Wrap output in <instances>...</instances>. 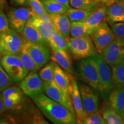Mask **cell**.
<instances>
[{
	"label": "cell",
	"mask_w": 124,
	"mask_h": 124,
	"mask_svg": "<svg viewBox=\"0 0 124 124\" xmlns=\"http://www.w3.org/2000/svg\"><path fill=\"white\" fill-rule=\"evenodd\" d=\"M47 119L55 124H77L75 116L64 106L48 97L44 93L31 98Z\"/></svg>",
	"instance_id": "obj_1"
},
{
	"label": "cell",
	"mask_w": 124,
	"mask_h": 124,
	"mask_svg": "<svg viewBox=\"0 0 124 124\" xmlns=\"http://www.w3.org/2000/svg\"><path fill=\"white\" fill-rule=\"evenodd\" d=\"M68 51L75 60H81L98 53L90 36L70 37L67 40Z\"/></svg>",
	"instance_id": "obj_2"
},
{
	"label": "cell",
	"mask_w": 124,
	"mask_h": 124,
	"mask_svg": "<svg viewBox=\"0 0 124 124\" xmlns=\"http://www.w3.org/2000/svg\"><path fill=\"white\" fill-rule=\"evenodd\" d=\"M23 42L20 33L9 28L0 33V52L2 56L18 55L22 48Z\"/></svg>",
	"instance_id": "obj_3"
},
{
	"label": "cell",
	"mask_w": 124,
	"mask_h": 124,
	"mask_svg": "<svg viewBox=\"0 0 124 124\" xmlns=\"http://www.w3.org/2000/svg\"><path fill=\"white\" fill-rule=\"evenodd\" d=\"M1 64L15 83H19L29 72L21 63L17 55H3Z\"/></svg>",
	"instance_id": "obj_4"
},
{
	"label": "cell",
	"mask_w": 124,
	"mask_h": 124,
	"mask_svg": "<svg viewBox=\"0 0 124 124\" xmlns=\"http://www.w3.org/2000/svg\"><path fill=\"white\" fill-rule=\"evenodd\" d=\"M43 90L48 97L63 105L75 116L69 90L62 89L52 81L49 83H43Z\"/></svg>",
	"instance_id": "obj_5"
},
{
	"label": "cell",
	"mask_w": 124,
	"mask_h": 124,
	"mask_svg": "<svg viewBox=\"0 0 124 124\" xmlns=\"http://www.w3.org/2000/svg\"><path fill=\"white\" fill-rule=\"evenodd\" d=\"M80 77L93 89L100 90L98 73L96 63L92 56L81 59L79 64Z\"/></svg>",
	"instance_id": "obj_6"
},
{
	"label": "cell",
	"mask_w": 124,
	"mask_h": 124,
	"mask_svg": "<svg viewBox=\"0 0 124 124\" xmlns=\"http://www.w3.org/2000/svg\"><path fill=\"white\" fill-rule=\"evenodd\" d=\"M33 13L29 7L10 8L8 9L7 15L9 28L20 33Z\"/></svg>",
	"instance_id": "obj_7"
},
{
	"label": "cell",
	"mask_w": 124,
	"mask_h": 124,
	"mask_svg": "<svg viewBox=\"0 0 124 124\" xmlns=\"http://www.w3.org/2000/svg\"><path fill=\"white\" fill-rule=\"evenodd\" d=\"M97 64L98 73L100 90L102 93H108L114 89L111 67L102 58L100 54L93 56Z\"/></svg>",
	"instance_id": "obj_8"
},
{
	"label": "cell",
	"mask_w": 124,
	"mask_h": 124,
	"mask_svg": "<svg viewBox=\"0 0 124 124\" xmlns=\"http://www.w3.org/2000/svg\"><path fill=\"white\" fill-rule=\"evenodd\" d=\"M111 67L124 60V39L116 37L100 54Z\"/></svg>",
	"instance_id": "obj_9"
},
{
	"label": "cell",
	"mask_w": 124,
	"mask_h": 124,
	"mask_svg": "<svg viewBox=\"0 0 124 124\" xmlns=\"http://www.w3.org/2000/svg\"><path fill=\"white\" fill-rule=\"evenodd\" d=\"M24 46L39 69L48 62L51 58V51L47 43H32L23 39Z\"/></svg>",
	"instance_id": "obj_10"
},
{
	"label": "cell",
	"mask_w": 124,
	"mask_h": 124,
	"mask_svg": "<svg viewBox=\"0 0 124 124\" xmlns=\"http://www.w3.org/2000/svg\"><path fill=\"white\" fill-rule=\"evenodd\" d=\"M91 37L96 50L98 53L100 54L117 36L113 32L107 21L104 20L95 29Z\"/></svg>",
	"instance_id": "obj_11"
},
{
	"label": "cell",
	"mask_w": 124,
	"mask_h": 124,
	"mask_svg": "<svg viewBox=\"0 0 124 124\" xmlns=\"http://www.w3.org/2000/svg\"><path fill=\"white\" fill-rule=\"evenodd\" d=\"M1 93L5 110L18 108L23 103L24 93L19 87L12 85L3 90Z\"/></svg>",
	"instance_id": "obj_12"
},
{
	"label": "cell",
	"mask_w": 124,
	"mask_h": 124,
	"mask_svg": "<svg viewBox=\"0 0 124 124\" xmlns=\"http://www.w3.org/2000/svg\"><path fill=\"white\" fill-rule=\"evenodd\" d=\"M19 87L24 94L32 98L43 93V82L36 72H30L19 82Z\"/></svg>",
	"instance_id": "obj_13"
},
{
	"label": "cell",
	"mask_w": 124,
	"mask_h": 124,
	"mask_svg": "<svg viewBox=\"0 0 124 124\" xmlns=\"http://www.w3.org/2000/svg\"><path fill=\"white\" fill-rule=\"evenodd\" d=\"M83 108L87 114L97 112L99 110V98L90 86L80 85L79 87Z\"/></svg>",
	"instance_id": "obj_14"
},
{
	"label": "cell",
	"mask_w": 124,
	"mask_h": 124,
	"mask_svg": "<svg viewBox=\"0 0 124 124\" xmlns=\"http://www.w3.org/2000/svg\"><path fill=\"white\" fill-rule=\"evenodd\" d=\"M69 91L72 106L75 111L77 122V124H82L85 118L87 116V114L83 108L79 86L77 81L73 78H71Z\"/></svg>",
	"instance_id": "obj_15"
},
{
	"label": "cell",
	"mask_w": 124,
	"mask_h": 124,
	"mask_svg": "<svg viewBox=\"0 0 124 124\" xmlns=\"http://www.w3.org/2000/svg\"><path fill=\"white\" fill-rule=\"evenodd\" d=\"M106 21L110 25L124 22V2L111 0L106 4Z\"/></svg>",
	"instance_id": "obj_16"
},
{
	"label": "cell",
	"mask_w": 124,
	"mask_h": 124,
	"mask_svg": "<svg viewBox=\"0 0 124 124\" xmlns=\"http://www.w3.org/2000/svg\"><path fill=\"white\" fill-rule=\"evenodd\" d=\"M51 21L54 29L67 40L70 36L71 21L65 13H57L49 15Z\"/></svg>",
	"instance_id": "obj_17"
},
{
	"label": "cell",
	"mask_w": 124,
	"mask_h": 124,
	"mask_svg": "<svg viewBox=\"0 0 124 124\" xmlns=\"http://www.w3.org/2000/svg\"><path fill=\"white\" fill-rule=\"evenodd\" d=\"M51 59L69 74H73V67L69 52L54 48H51Z\"/></svg>",
	"instance_id": "obj_18"
},
{
	"label": "cell",
	"mask_w": 124,
	"mask_h": 124,
	"mask_svg": "<svg viewBox=\"0 0 124 124\" xmlns=\"http://www.w3.org/2000/svg\"><path fill=\"white\" fill-rule=\"evenodd\" d=\"M109 105L122 118H124V87L115 88L108 97Z\"/></svg>",
	"instance_id": "obj_19"
},
{
	"label": "cell",
	"mask_w": 124,
	"mask_h": 124,
	"mask_svg": "<svg viewBox=\"0 0 124 124\" xmlns=\"http://www.w3.org/2000/svg\"><path fill=\"white\" fill-rule=\"evenodd\" d=\"M28 22L36 28L43 38L48 43V40L50 36L51 32L54 30L52 22L44 21L39 17L35 15V13H33V15L31 17Z\"/></svg>",
	"instance_id": "obj_20"
},
{
	"label": "cell",
	"mask_w": 124,
	"mask_h": 124,
	"mask_svg": "<svg viewBox=\"0 0 124 124\" xmlns=\"http://www.w3.org/2000/svg\"><path fill=\"white\" fill-rule=\"evenodd\" d=\"M95 28L90 27L84 21L71 22L70 36L73 38L82 36H91L95 30Z\"/></svg>",
	"instance_id": "obj_21"
},
{
	"label": "cell",
	"mask_w": 124,
	"mask_h": 124,
	"mask_svg": "<svg viewBox=\"0 0 124 124\" xmlns=\"http://www.w3.org/2000/svg\"><path fill=\"white\" fill-rule=\"evenodd\" d=\"M23 39L26 41L32 43H47L46 40L32 24L28 21L23 31L20 33Z\"/></svg>",
	"instance_id": "obj_22"
},
{
	"label": "cell",
	"mask_w": 124,
	"mask_h": 124,
	"mask_svg": "<svg viewBox=\"0 0 124 124\" xmlns=\"http://www.w3.org/2000/svg\"><path fill=\"white\" fill-rule=\"evenodd\" d=\"M106 5L101 4L98 8L91 12L84 22L93 28H97L104 20H106Z\"/></svg>",
	"instance_id": "obj_23"
},
{
	"label": "cell",
	"mask_w": 124,
	"mask_h": 124,
	"mask_svg": "<svg viewBox=\"0 0 124 124\" xmlns=\"http://www.w3.org/2000/svg\"><path fill=\"white\" fill-rule=\"evenodd\" d=\"M71 79V78L69 77V74L59 65L56 64L54 71V82L55 84L62 89L69 90Z\"/></svg>",
	"instance_id": "obj_24"
},
{
	"label": "cell",
	"mask_w": 124,
	"mask_h": 124,
	"mask_svg": "<svg viewBox=\"0 0 124 124\" xmlns=\"http://www.w3.org/2000/svg\"><path fill=\"white\" fill-rule=\"evenodd\" d=\"M17 55L23 66L29 72H36L40 69L32 59L24 43L22 48Z\"/></svg>",
	"instance_id": "obj_25"
},
{
	"label": "cell",
	"mask_w": 124,
	"mask_h": 124,
	"mask_svg": "<svg viewBox=\"0 0 124 124\" xmlns=\"http://www.w3.org/2000/svg\"><path fill=\"white\" fill-rule=\"evenodd\" d=\"M48 44L50 48L62 49L69 52L67 46V40L55 29L51 32L48 40Z\"/></svg>",
	"instance_id": "obj_26"
},
{
	"label": "cell",
	"mask_w": 124,
	"mask_h": 124,
	"mask_svg": "<svg viewBox=\"0 0 124 124\" xmlns=\"http://www.w3.org/2000/svg\"><path fill=\"white\" fill-rule=\"evenodd\" d=\"M111 68L114 89L124 87V60Z\"/></svg>",
	"instance_id": "obj_27"
},
{
	"label": "cell",
	"mask_w": 124,
	"mask_h": 124,
	"mask_svg": "<svg viewBox=\"0 0 124 124\" xmlns=\"http://www.w3.org/2000/svg\"><path fill=\"white\" fill-rule=\"evenodd\" d=\"M45 11L49 15L57 13H64L67 8L57 2L55 0H41Z\"/></svg>",
	"instance_id": "obj_28"
},
{
	"label": "cell",
	"mask_w": 124,
	"mask_h": 124,
	"mask_svg": "<svg viewBox=\"0 0 124 124\" xmlns=\"http://www.w3.org/2000/svg\"><path fill=\"white\" fill-rule=\"evenodd\" d=\"M102 117L108 124H123V118L114 109L109 106L106 107L102 111Z\"/></svg>",
	"instance_id": "obj_29"
},
{
	"label": "cell",
	"mask_w": 124,
	"mask_h": 124,
	"mask_svg": "<svg viewBox=\"0 0 124 124\" xmlns=\"http://www.w3.org/2000/svg\"><path fill=\"white\" fill-rule=\"evenodd\" d=\"M70 7L82 9L91 12H94L100 5L97 4L93 0H70Z\"/></svg>",
	"instance_id": "obj_30"
},
{
	"label": "cell",
	"mask_w": 124,
	"mask_h": 124,
	"mask_svg": "<svg viewBox=\"0 0 124 124\" xmlns=\"http://www.w3.org/2000/svg\"><path fill=\"white\" fill-rule=\"evenodd\" d=\"M71 22L85 21L87 17L91 13V12L82 9L69 8L64 13Z\"/></svg>",
	"instance_id": "obj_31"
},
{
	"label": "cell",
	"mask_w": 124,
	"mask_h": 124,
	"mask_svg": "<svg viewBox=\"0 0 124 124\" xmlns=\"http://www.w3.org/2000/svg\"><path fill=\"white\" fill-rule=\"evenodd\" d=\"M56 63L53 61L46 63L39 72V75L43 83L54 81V71Z\"/></svg>",
	"instance_id": "obj_32"
},
{
	"label": "cell",
	"mask_w": 124,
	"mask_h": 124,
	"mask_svg": "<svg viewBox=\"0 0 124 124\" xmlns=\"http://www.w3.org/2000/svg\"><path fill=\"white\" fill-rule=\"evenodd\" d=\"M82 124H106L102 114L99 111L87 114L82 122Z\"/></svg>",
	"instance_id": "obj_33"
},
{
	"label": "cell",
	"mask_w": 124,
	"mask_h": 124,
	"mask_svg": "<svg viewBox=\"0 0 124 124\" xmlns=\"http://www.w3.org/2000/svg\"><path fill=\"white\" fill-rule=\"evenodd\" d=\"M15 82L8 75L6 71L0 64V93L8 87L13 85Z\"/></svg>",
	"instance_id": "obj_34"
},
{
	"label": "cell",
	"mask_w": 124,
	"mask_h": 124,
	"mask_svg": "<svg viewBox=\"0 0 124 124\" xmlns=\"http://www.w3.org/2000/svg\"><path fill=\"white\" fill-rule=\"evenodd\" d=\"M28 1L29 7L37 16L40 17L46 12L41 0H28Z\"/></svg>",
	"instance_id": "obj_35"
},
{
	"label": "cell",
	"mask_w": 124,
	"mask_h": 124,
	"mask_svg": "<svg viewBox=\"0 0 124 124\" xmlns=\"http://www.w3.org/2000/svg\"><path fill=\"white\" fill-rule=\"evenodd\" d=\"M110 28L116 36L124 39V22L113 23L110 25Z\"/></svg>",
	"instance_id": "obj_36"
},
{
	"label": "cell",
	"mask_w": 124,
	"mask_h": 124,
	"mask_svg": "<svg viewBox=\"0 0 124 124\" xmlns=\"http://www.w3.org/2000/svg\"><path fill=\"white\" fill-rule=\"evenodd\" d=\"M9 28L7 16L5 13L4 10L0 9V33H2Z\"/></svg>",
	"instance_id": "obj_37"
},
{
	"label": "cell",
	"mask_w": 124,
	"mask_h": 124,
	"mask_svg": "<svg viewBox=\"0 0 124 124\" xmlns=\"http://www.w3.org/2000/svg\"><path fill=\"white\" fill-rule=\"evenodd\" d=\"M10 2L12 5L15 6L29 7L28 0H10Z\"/></svg>",
	"instance_id": "obj_38"
},
{
	"label": "cell",
	"mask_w": 124,
	"mask_h": 124,
	"mask_svg": "<svg viewBox=\"0 0 124 124\" xmlns=\"http://www.w3.org/2000/svg\"><path fill=\"white\" fill-rule=\"evenodd\" d=\"M5 110L4 101H3V98L2 95V93H0V115L4 112Z\"/></svg>",
	"instance_id": "obj_39"
},
{
	"label": "cell",
	"mask_w": 124,
	"mask_h": 124,
	"mask_svg": "<svg viewBox=\"0 0 124 124\" xmlns=\"http://www.w3.org/2000/svg\"><path fill=\"white\" fill-rule=\"evenodd\" d=\"M40 18H41L43 20H44V21H46V22H50L51 21V18L50 16H49V15L48 13H46V12L40 16Z\"/></svg>",
	"instance_id": "obj_40"
},
{
	"label": "cell",
	"mask_w": 124,
	"mask_h": 124,
	"mask_svg": "<svg viewBox=\"0 0 124 124\" xmlns=\"http://www.w3.org/2000/svg\"><path fill=\"white\" fill-rule=\"evenodd\" d=\"M57 2H59L60 4H61L64 5V7L69 8H70V0H55Z\"/></svg>",
	"instance_id": "obj_41"
},
{
	"label": "cell",
	"mask_w": 124,
	"mask_h": 124,
	"mask_svg": "<svg viewBox=\"0 0 124 124\" xmlns=\"http://www.w3.org/2000/svg\"><path fill=\"white\" fill-rule=\"evenodd\" d=\"M8 8L7 0H0V9L5 10Z\"/></svg>",
	"instance_id": "obj_42"
},
{
	"label": "cell",
	"mask_w": 124,
	"mask_h": 124,
	"mask_svg": "<svg viewBox=\"0 0 124 124\" xmlns=\"http://www.w3.org/2000/svg\"><path fill=\"white\" fill-rule=\"evenodd\" d=\"M111 0H101V4H104L106 5Z\"/></svg>",
	"instance_id": "obj_43"
},
{
	"label": "cell",
	"mask_w": 124,
	"mask_h": 124,
	"mask_svg": "<svg viewBox=\"0 0 124 124\" xmlns=\"http://www.w3.org/2000/svg\"><path fill=\"white\" fill-rule=\"evenodd\" d=\"M93 1H94L95 2L97 3V4L101 5V0H93Z\"/></svg>",
	"instance_id": "obj_44"
},
{
	"label": "cell",
	"mask_w": 124,
	"mask_h": 124,
	"mask_svg": "<svg viewBox=\"0 0 124 124\" xmlns=\"http://www.w3.org/2000/svg\"><path fill=\"white\" fill-rule=\"evenodd\" d=\"M2 54H1V52H0V64H1V58H2Z\"/></svg>",
	"instance_id": "obj_45"
},
{
	"label": "cell",
	"mask_w": 124,
	"mask_h": 124,
	"mask_svg": "<svg viewBox=\"0 0 124 124\" xmlns=\"http://www.w3.org/2000/svg\"><path fill=\"white\" fill-rule=\"evenodd\" d=\"M113 1H124V0H113Z\"/></svg>",
	"instance_id": "obj_46"
},
{
	"label": "cell",
	"mask_w": 124,
	"mask_h": 124,
	"mask_svg": "<svg viewBox=\"0 0 124 124\" xmlns=\"http://www.w3.org/2000/svg\"><path fill=\"white\" fill-rule=\"evenodd\" d=\"M123 122H124V118H123Z\"/></svg>",
	"instance_id": "obj_47"
}]
</instances>
